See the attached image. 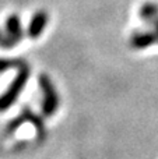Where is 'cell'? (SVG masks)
<instances>
[{
    "instance_id": "8",
    "label": "cell",
    "mask_w": 158,
    "mask_h": 159,
    "mask_svg": "<svg viewBox=\"0 0 158 159\" xmlns=\"http://www.w3.org/2000/svg\"><path fill=\"white\" fill-rule=\"evenodd\" d=\"M24 64L25 61L21 59H0V73L7 71L10 69H20Z\"/></svg>"
},
{
    "instance_id": "7",
    "label": "cell",
    "mask_w": 158,
    "mask_h": 159,
    "mask_svg": "<svg viewBox=\"0 0 158 159\" xmlns=\"http://www.w3.org/2000/svg\"><path fill=\"white\" fill-rule=\"evenodd\" d=\"M139 16L146 22H154L158 18V6L154 4V3H146L140 7Z\"/></svg>"
},
{
    "instance_id": "4",
    "label": "cell",
    "mask_w": 158,
    "mask_h": 159,
    "mask_svg": "<svg viewBox=\"0 0 158 159\" xmlns=\"http://www.w3.org/2000/svg\"><path fill=\"white\" fill-rule=\"evenodd\" d=\"M48 24V13L44 10H39L34 14V17L31 18V22L28 25V31L27 35L30 36L31 39H36L42 35L45 27Z\"/></svg>"
},
{
    "instance_id": "9",
    "label": "cell",
    "mask_w": 158,
    "mask_h": 159,
    "mask_svg": "<svg viewBox=\"0 0 158 159\" xmlns=\"http://www.w3.org/2000/svg\"><path fill=\"white\" fill-rule=\"evenodd\" d=\"M16 45H18V42L14 41L7 34L0 31V48H3V49H11V48H14Z\"/></svg>"
},
{
    "instance_id": "10",
    "label": "cell",
    "mask_w": 158,
    "mask_h": 159,
    "mask_svg": "<svg viewBox=\"0 0 158 159\" xmlns=\"http://www.w3.org/2000/svg\"><path fill=\"white\" fill-rule=\"evenodd\" d=\"M153 24H154V28H156V31H154V32L157 34V43H158V18L153 22Z\"/></svg>"
},
{
    "instance_id": "5",
    "label": "cell",
    "mask_w": 158,
    "mask_h": 159,
    "mask_svg": "<svg viewBox=\"0 0 158 159\" xmlns=\"http://www.w3.org/2000/svg\"><path fill=\"white\" fill-rule=\"evenodd\" d=\"M157 43V34L156 32H134L130 38V46L134 49H146L151 45Z\"/></svg>"
},
{
    "instance_id": "1",
    "label": "cell",
    "mask_w": 158,
    "mask_h": 159,
    "mask_svg": "<svg viewBox=\"0 0 158 159\" xmlns=\"http://www.w3.org/2000/svg\"><path fill=\"white\" fill-rule=\"evenodd\" d=\"M17 70H18L17 75L14 77L13 82H11L10 87H8V89L6 91L3 95H0V112L7 110L8 107L17 101V98L20 96L22 88L25 87V84H27L28 78H30V75H31V69L27 63Z\"/></svg>"
},
{
    "instance_id": "2",
    "label": "cell",
    "mask_w": 158,
    "mask_h": 159,
    "mask_svg": "<svg viewBox=\"0 0 158 159\" xmlns=\"http://www.w3.org/2000/svg\"><path fill=\"white\" fill-rule=\"evenodd\" d=\"M24 123L34 124V126H35V129H36V135H38V140L39 141H44L45 140V137H46V129H45L44 120H42V117H39L38 115H35V113L31 110V107H24V109H22V112H21V115H20L18 117L13 119V120L7 124V127H6V134L11 135L20 126H21V124H24Z\"/></svg>"
},
{
    "instance_id": "6",
    "label": "cell",
    "mask_w": 158,
    "mask_h": 159,
    "mask_svg": "<svg viewBox=\"0 0 158 159\" xmlns=\"http://www.w3.org/2000/svg\"><path fill=\"white\" fill-rule=\"evenodd\" d=\"M6 34L8 36L17 41L20 43L21 39L24 38V31H22V25H21V20L17 14H13L10 16L7 20H6Z\"/></svg>"
},
{
    "instance_id": "3",
    "label": "cell",
    "mask_w": 158,
    "mask_h": 159,
    "mask_svg": "<svg viewBox=\"0 0 158 159\" xmlns=\"http://www.w3.org/2000/svg\"><path fill=\"white\" fill-rule=\"evenodd\" d=\"M38 84L44 92V102H42V113L44 116H53L59 107V95L55 89L52 80L49 75L41 74L38 77Z\"/></svg>"
}]
</instances>
